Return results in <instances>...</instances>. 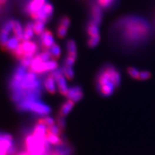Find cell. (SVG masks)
Listing matches in <instances>:
<instances>
[{
  "label": "cell",
  "mask_w": 155,
  "mask_h": 155,
  "mask_svg": "<svg viewBox=\"0 0 155 155\" xmlns=\"http://www.w3.org/2000/svg\"><path fill=\"white\" fill-rule=\"evenodd\" d=\"M13 33L14 36L19 41H22L23 40L24 30L22 29V25L20 22L17 20H13Z\"/></svg>",
  "instance_id": "obj_16"
},
{
  "label": "cell",
  "mask_w": 155,
  "mask_h": 155,
  "mask_svg": "<svg viewBox=\"0 0 155 155\" xmlns=\"http://www.w3.org/2000/svg\"><path fill=\"white\" fill-rule=\"evenodd\" d=\"M75 104H76V102L73 101V100L68 99V100H67L66 102L63 103V104L61 105V106H60L58 115H59L60 116L64 118L66 116H67L68 114H69V112L71 111V109H73V106H74Z\"/></svg>",
  "instance_id": "obj_15"
},
{
  "label": "cell",
  "mask_w": 155,
  "mask_h": 155,
  "mask_svg": "<svg viewBox=\"0 0 155 155\" xmlns=\"http://www.w3.org/2000/svg\"><path fill=\"white\" fill-rule=\"evenodd\" d=\"M100 41V36H96V37H89V40L87 42V45L89 48H93L96 47L99 44Z\"/></svg>",
  "instance_id": "obj_29"
},
{
  "label": "cell",
  "mask_w": 155,
  "mask_h": 155,
  "mask_svg": "<svg viewBox=\"0 0 155 155\" xmlns=\"http://www.w3.org/2000/svg\"><path fill=\"white\" fill-rule=\"evenodd\" d=\"M127 72H128V74L134 79L136 80H139L140 78V73L136 68H134V67H129L127 68Z\"/></svg>",
  "instance_id": "obj_26"
},
{
  "label": "cell",
  "mask_w": 155,
  "mask_h": 155,
  "mask_svg": "<svg viewBox=\"0 0 155 155\" xmlns=\"http://www.w3.org/2000/svg\"><path fill=\"white\" fill-rule=\"evenodd\" d=\"M55 80L54 76L51 73L47 76L46 78L44 81V86L48 92L51 94H55L56 92V88H55Z\"/></svg>",
  "instance_id": "obj_14"
},
{
  "label": "cell",
  "mask_w": 155,
  "mask_h": 155,
  "mask_svg": "<svg viewBox=\"0 0 155 155\" xmlns=\"http://www.w3.org/2000/svg\"><path fill=\"white\" fill-rule=\"evenodd\" d=\"M58 69V63L56 60L51 59L45 62V70L46 72H53Z\"/></svg>",
  "instance_id": "obj_25"
},
{
  "label": "cell",
  "mask_w": 155,
  "mask_h": 155,
  "mask_svg": "<svg viewBox=\"0 0 155 155\" xmlns=\"http://www.w3.org/2000/svg\"><path fill=\"white\" fill-rule=\"evenodd\" d=\"M115 0H96V2L99 6H100L102 9L109 7L113 4Z\"/></svg>",
  "instance_id": "obj_28"
},
{
  "label": "cell",
  "mask_w": 155,
  "mask_h": 155,
  "mask_svg": "<svg viewBox=\"0 0 155 155\" xmlns=\"http://www.w3.org/2000/svg\"><path fill=\"white\" fill-rule=\"evenodd\" d=\"M73 149L69 144L64 142L63 144L58 145L56 147L50 149L48 152L49 155H71Z\"/></svg>",
  "instance_id": "obj_11"
},
{
  "label": "cell",
  "mask_w": 155,
  "mask_h": 155,
  "mask_svg": "<svg viewBox=\"0 0 155 155\" xmlns=\"http://www.w3.org/2000/svg\"><path fill=\"white\" fill-rule=\"evenodd\" d=\"M50 55H51V59H53L55 60H57L59 59L60 57V54H61V50L59 45L54 42V44L51 46V48L49 50Z\"/></svg>",
  "instance_id": "obj_23"
},
{
  "label": "cell",
  "mask_w": 155,
  "mask_h": 155,
  "mask_svg": "<svg viewBox=\"0 0 155 155\" xmlns=\"http://www.w3.org/2000/svg\"><path fill=\"white\" fill-rule=\"evenodd\" d=\"M102 8L98 4H94L91 6V17H92V21L97 24H100L103 19V13Z\"/></svg>",
  "instance_id": "obj_13"
},
{
  "label": "cell",
  "mask_w": 155,
  "mask_h": 155,
  "mask_svg": "<svg viewBox=\"0 0 155 155\" xmlns=\"http://www.w3.org/2000/svg\"><path fill=\"white\" fill-rule=\"evenodd\" d=\"M19 40L16 38L15 37H12L10 38H9L6 44V46L4 48V50H6V51H9L12 52L14 49H16L17 48V46L19 45Z\"/></svg>",
  "instance_id": "obj_21"
},
{
  "label": "cell",
  "mask_w": 155,
  "mask_h": 155,
  "mask_svg": "<svg viewBox=\"0 0 155 155\" xmlns=\"http://www.w3.org/2000/svg\"><path fill=\"white\" fill-rule=\"evenodd\" d=\"M33 27H32V23L28 22L25 24L24 28V35L23 40L22 41H27L30 40L33 37Z\"/></svg>",
  "instance_id": "obj_20"
},
{
  "label": "cell",
  "mask_w": 155,
  "mask_h": 155,
  "mask_svg": "<svg viewBox=\"0 0 155 155\" xmlns=\"http://www.w3.org/2000/svg\"><path fill=\"white\" fill-rule=\"evenodd\" d=\"M37 121L40 122V123L46 125L47 127L55 124V120H54L53 118H51V117L48 116H45L43 118H41V119H38Z\"/></svg>",
  "instance_id": "obj_27"
},
{
  "label": "cell",
  "mask_w": 155,
  "mask_h": 155,
  "mask_svg": "<svg viewBox=\"0 0 155 155\" xmlns=\"http://www.w3.org/2000/svg\"><path fill=\"white\" fill-rule=\"evenodd\" d=\"M96 23L91 21L87 25V29H86V32L89 35L90 37H96V36H100L99 35V27Z\"/></svg>",
  "instance_id": "obj_19"
},
{
  "label": "cell",
  "mask_w": 155,
  "mask_h": 155,
  "mask_svg": "<svg viewBox=\"0 0 155 155\" xmlns=\"http://www.w3.org/2000/svg\"><path fill=\"white\" fill-rule=\"evenodd\" d=\"M67 30H68V28L66 27L59 24L58 28H57V35H58V37L59 38H63L66 35Z\"/></svg>",
  "instance_id": "obj_30"
},
{
  "label": "cell",
  "mask_w": 155,
  "mask_h": 155,
  "mask_svg": "<svg viewBox=\"0 0 155 155\" xmlns=\"http://www.w3.org/2000/svg\"><path fill=\"white\" fill-rule=\"evenodd\" d=\"M121 83V76L119 72L113 66L108 65L99 73L96 79L97 89L106 85H112L116 88Z\"/></svg>",
  "instance_id": "obj_3"
},
{
  "label": "cell",
  "mask_w": 155,
  "mask_h": 155,
  "mask_svg": "<svg viewBox=\"0 0 155 155\" xmlns=\"http://www.w3.org/2000/svg\"><path fill=\"white\" fill-rule=\"evenodd\" d=\"M67 53L68 56L73 57V58H77V48H76V42L74 40H70L66 43Z\"/></svg>",
  "instance_id": "obj_18"
},
{
  "label": "cell",
  "mask_w": 155,
  "mask_h": 155,
  "mask_svg": "<svg viewBox=\"0 0 155 155\" xmlns=\"http://www.w3.org/2000/svg\"><path fill=\"white\" fill-rule=\"evenodd\" d=\"M116 30L122 43L136 48L146 43L152 34V27L147 21L139 17H126L116 24Z\"/></svg>",
  "instance_id": "obj_2"
},
{
  "label": "cell",
  "mask_w": 155,
  "mask_h": 155,
  "mask_svg": "<svg viewBox=\"0 0 155 155\" xmlns=\"http://www.w3.org/2000/svg\"><path fill=\"white\" fill-rule=\"evenodd\" d=\"M38 51V45L36 42L27 40L22 41L19 44L17 48L11 52L12 55L18 60H21L24 57L33 58Z\"/></svg>",
  "instance_id": "obj_5"
},
{
  "label": "cell",
  "mask_w": 155,
  "mask_h": 155,
  "mask_svg": "<svg viewBox=\"0 0 155 155\" xmlns=\"http://www.w3.org/2000/svg\"><path fill=\"white\" fill-rule=\"evenodd\" d=\"M66 97L68 98V99L73 100L76 103L78 102L84 97V91H83L81 86H72L68 89V91Z\"/></svg>",
  "instance_id": "obj_10"
},
{
  "label": "cell",
  "mask_w": 155,
  "mask_h": 155,
  "mask_svg": "<svg viewBox=\"0 0 155 155\" xmlns=\"http://www.w3.org/2000/svg\"><path fill=\"white\" fill-rule=\"evenodd\" d=\"M53 33L49 30H45L40 35V46L42 50H49L54 44Z\"/></svg>",
  "instance_id": "obj_9"
},
{
  "label": "cell",
  "mask_w": 155,
  "mask_h": 155,
  "mask_svg": "<svg viewBox=\"0 0 155 155\" xmlns=\"http://www.w3.org/2000/svg\"><path fill=\"white\" fill-rule=\"evenodd\" d=\"M17 151L13 144L12 136L2 132L1 134V155H13Z\"/></svg>",
  "instance_id": "obj_6"
},
{
  "label": "cell",
  "mask_w": 155,
  "mask_h": 155,
  "mask_svg": "<svg viewBox=\"0 0 155 155\" xmlns=\"http://www.w3.org/2000/svg\"><path fill=\"white\" fill-rule=\"evenodd\" d=\"M154 27H155V19H154Z\"/></svg>",
  "instance_id": "obj_37"
},
{
  "label": "cell",
  "mask_w": 155,
  "mask_h": 155,
  "mask_svg": "<svg viewBox=\"0 0 155 155\" xmlns=\"http://www.w3.org/2000/svg\"><path fill=\"white\" fill-rule=\"evenodd\" d=\"M62 71H63V74H64L65 77L67 79L71 81L74 78V71L73 70V67L71 66H64L63 68H62Z\"/></svg>",
  "instance_id": "obj_24"
},
{
  "label": "cell",
  "mask_w": 155,
  "mask_h": 155,
  "mask_svg": "<svg viewBox=\"0 0 155 155\" xmlns=\"http://www.w3.org/2000/svg\"><path fill=\"white\" fill-rule=\"evenodd\" d=\"M42 9L44 12L46 13V14L50 17H52V14L53 12V6L50 3H45V4L42 6Z\"/></svg>",
  "instance_id": "obj_31"
},
{
  "label": "cell",
  "mask_w": 155,
  "mask_h": 155,
  "mask_svg": "<svg viewBox=\"0 0 155 155\" xmlns=\"http://www.w3.org/2000/svg\"><path fill=\"white\" fill-rule=\"evenodd\" d=\"M151 76V73L149 71H142L140 73V78L139 81H145V80L149 79Z\"/></svg>",
  "instance_id": "obj_34"
},
{
  "label": "cell",
  "mask_w": 155,
  "mask_h": 155,
  "mask_svg": "<svg viewBox=\"0 0 155 155\" xmlns=\"http://www.w3.org/2000/svg\"><path fill=\"white\" fill-rule=\"evenodd\" d=\"M56 121H57V124H58V126L60 127V129L63 131V130H64L65 129V126H66V123H65V121L63 117L60 116L58 115V116L57 117L56 119Z\"/></svg>",
  "instance_id": "obj_32"
},
{
  "label": "cell",
  "mask_w": 155,
  "mask_h": 155,
  "mask_svg": "<svg viewBox=\"0 0 155 155\" xmlns=\"http://www.w3.org/2000/svg\"><path fill=\"white\" fill-rule=\"evenodd\" d=\"M55 80L57 85H58V91L61 95L66 96L67 93L68 91V88L67 86L66 79H65L64 74H63L62 69H57L55 71L51 72Z\"/></svg>",
  "instance_id": "obj_7"
},
{
  "label": "cell",
  "mask_w": 155,
  "mask_h": 155,
  "mask_svg": "<svg viewBox=\"0 0 155 155\" xmlns=\"http://www.w3.org/2000/svg\"><path fill=\"white\" fill-rule=\"evenodd\" d=\"M44 155H49V154H48H48H44Z\"/></svg>",
  "instance_id": "obj_36"
},
{
  "label": "cell",
  "mask_w": 155,
  "mask_h": 155,
  "mask_svg": "<svg viewBox=\"0 0 155 155\" xmlns=\"http://www.w3.org/2000/svg\"><path fill=\"white\" fill-rule=\"evenodd\" d=\"M45 62L46 61H44L41 57L40 56V55L37 54L32 58L30 66L27 70L37 75L47 73L46 70H45Z\"/></svg>",
  "instance_id": "obj_8"
},
{
  "label": "cell",
  "mask_w": 155,
  "mask_h": 155,
  "mask_svg": "<svg viewBox=\"0 0 155 155\" xmlns=\"http://www.w3.org/2000/svg\"><path fill=\"white\" fill-rule=\"evenodd\" d=\"M6 0H0V2H1V5H3V4H4V3L6 2Z\"/></svg>",
  "instance_id": "obj_35"
},
{
  "label": "cell",
  "mask_w": 155,
  "mask_h": 155,
  "mask_svg": "<svg viewBox=\"0 0 155 155\" xmlns=\"http://www.w3.org/2000/svg\"><path fill=\"white\" fill-rule=\"evenodd\" d=\"M45 139H46L47 141H48L50 144L55 145V146L61 145L65 142V141L62 139L61 137H60V136L53 134L48 133V132H47L46 135H45Z\"/></svg>",
  "instance_id": "obj_17"
},
{
  "label": "cell",
  "mask_w": 155,
  "mask_h": 155,
  "mask_svg": "<svg viewBox=\"0 0 155 155\" xmlns=\"http://www.w3.org/2000/svg\"><path fill=\"white\" fill-rule=\"evenodd\" d=\"M70 19L69 17H63L60 18V21H59V24L60 25H63V26H65V27H66L67 28H68V27H69L70 25Z\"/></svg>",
  "instance_id": "obj_33"
},
{
  "label": "cell",
  "mask_w": 155,
  "mask_h": 155,
  "mask_svg": "<svg viewBox=\"0 0 155 155\" xmlns=\"http://www.w3.org/2000/svg\"><path fill=\"white\" fill-rule=\"evenodd\" d=\"M45 22L41 20H35L32 23L34 33L37 35H40L45 30Z\"/></svg>",
  "instance_id": "obj_22"
},
{
  "label": "cell",
  "mask_w": 155,
  "mask_h": 155,
  "mask_svg": "<svg viewBox=\"0 0 155 155\" xmlns=\"http://www.w3.org/2000/svg\"><path fill=\"white\" fill-rule=\"evenodd\" d=\"M17 109L22 111H31L32 113L41 116H48L51 111V109L38 99L32 101H24L17 104Z\"/></svg>",
  "instance_id": "obj_4"
},
{
  "label": "cell",
  "mask_w": 155,
  "mask_h": 155,
  "mask_svg": "<svg viewBox=\"0 0 155 155\" xmlns=\"http://www.w3.org/2000/svg\"><path fill=\"white\" fill-rule=\"evenodd\" d=\"M46 0H32L24 6V12L30 14L32 12H37L45 4Z\"/></svg>",
  "instance_id": "obj_12"
},
{
  "label": "cell",
  "mask_w": 155,
  "mask_h": 155,
  "mask_svg": "<svg viewBox=\"0 0 155 155\" xmlns=\"http://www.w3.org/2000/svg\"><path fill=\"white\" fill-rule=\"evenodd\" d=\"M37 74L19 66L14 71L9 83L12 99L14 102L37 100L42 92L41 81Z\"/></svg>",
  "instance_id": "obj_1"
}]
</instances>
